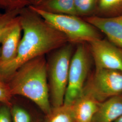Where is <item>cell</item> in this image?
<instances>
[{
    "label": "cell",
    "instance_id": "cell-3",
    "mask_svg": "<svg viewBox=\"0 0 122 122\" xmlns=\"http://www.w3.org/2000/svg\"><path fill=\"white\" fill-rule=\"evenodd\" d=\"M54 52L47 63L49 98L52 108L63 105L68 85L73 44L68 42Z\"/></svg>",
    "mask_w": 122,
    "mask_h": 122
},
{
    "label": "cell",
    "instance_id": "cell-19",
    "mask_svg": "<svg viewBox=\"0 0 122 122\" xmlns=\"http://www.w3.org/2000/svg\"><path fill=\"white\" fill-rule=\"evenodd\" d=\"M0 122H12L10 109L8 106L0 108Z\"/></svg>",
    "mask_w": 122,
    "mask_h": 122
},
{
    "label": "cell",
    "instance_id": "cell-6",
    "mask_svg": "<svg viewBox=\"0 0 122 122\" xmlns=\"http://www.w3.org/2000/svg\"><path fill=\"white\" fill-rule=\"evenodd\" d=\"M83 92L91 94L99 102L122 95V71L96 69L88 80Z\"/></svg>",
    "mask_w": 122,
    "mask_h": 122
},
{
    "label": "cell",
    "instance_id": "cell-5",
    "mask_svg": "<svg viewBox=\"0 0 122 122\" xmlns=\"http://www.w3.org/2000/svg\"><path fill=\"white\" fill-rule=\"evenodd\" d=\"M78 44L71 61L64 104L72 105L83 94L90 67L89 48Z\"/></svg>",
    "mask_w": 122,
    "mask_h": 122
},
{
    "label": "cell",
    "instance_id": "cell-16",
    "mask_svg": "<svg viewBox=\"0 0 122 122\" xmlns=\"http://www.w3.org/2000/svg\"><path fill=\"white\" fill-rule=\"evenodd\" d=\"M22 8L10 9L0 15V41L5 31L19 16Z\"/></svg>",
    "mask_w": 122,
    "mask_h": 122
},
{
    "label": "cell",
    "instance_id": "cell-23",
    "mask_svg": "<svg viewBox=\"0 0 122 122\" xmlns=\"http://www.w3.org/2000/svg\"><path fill=\"white\" fill-rule=\"evenodd\" d=\"M1 14H1V13H0V15H1Z\"/></svg>",
    "mask_w": 122,
    "mask_h": 122
},
{
    "label": "cell",
    "instance_id": "cell-21",
    "mask_svg": "<svg viewBox=\"0 0 122 122\" xmlns=\"http://www.w3.org/2000/svg\"><path fill=\"white\" fill-rule=\"evenodd\" d=\"M114 122H122V115Z\"/></svg>",
    "mask_w": 122,
    "mask_h": 122
},
{
    "label": "cell",
    "instance_id": "cell-10",
    "mask_svg": "<svg viewBox=\"0 0 122 122\" xmlns=\"http://www.w3.org/2000/svg\"><path fill=\"white\" fill-rule=\"evenodd\" d=\"M122 115V95L100 102L92 122H114Z\"/></svg>",
    "mask_w": 122,
    "mask_h": 122
},
{
    "label": "cell",
    "instance_id": "cell-17",
    "mask_svg": "<svg viewBox=\"0 0 122 122\" xmlns=\"http://www.w3.org/2000/svg\"><path fill=\"white\" fill-rule=\"evenodd\" d=\"M12 122H33V118L26 109L17 105L10 109Z\"/></svg>",
    "mask_w": 122,
    "mask_h": 122
},
{
    "label": "cell",
    "instance_id": "cell-1",
    "mask_svg": "<svg viewBox=\"0 0 122 122\" xmlns=\"http://www.w3.org/2000/svg\"><path fill=\"white\" fill-rule=\"evenodd\" d=\"M22 35L16 56L0 67V75L11 76L23 64L37 57L53 51L69 42L65 35L46 22L29 6L19 15Z\"/></svg>",
    "mask_w": 122,
    "mask_h": 122
},
{
    "label": "cell",
    "instance_id": "cell-9",
    "mask_svg": "<svg viewBox=\"0 0 122 122\" xmlns=\"http://www.w3.org/2000/svg\"><path fill=\"white\" fill-rule=\"evenodd\" d=\"M85 20L104 33L111 43L122 49V15L112 17L92 15Z\"/></svg>",
    "mask_w": 122,
    "mask_h": 122
},
{
    "label": "cell",
    "instance_id": "cell-11",
    "mask_svg": "<svg viewBox=\"0 0 122 122\" xmlns=\"http://www.w3.org/2000/svg\"><path fill=\"white\" fill-rule=\"evenodd\" d=\"M99 103L91 94L83 92L73 104L75 122H92Z\"/></svg>",
    "mask_w": 122,
    "mask_h": 122
},
{
    "label": "cell",
    "instance_id": "cell-15",
    "mask_svg": "<svg viewBox=\"0 0 122 122\" xmlns=\"http://www.w3.org/2000/svg\"><path fill=\"white\" fill-rule=\"evenodd\" d=\"M98 0H74L77 15L84 16L92 15L96 11Z\"/></svg>",
    "mask_w": 122,
    "mask_h": 122
},
{
    "label": "cell",
    "instance_id": "cell-12",
    "mask_svg": "<svg viewBox=\"0 0 122 122\" xmlns=\"http://www.w3.org/2000/svg\"><path fill=\"white\" fill-rule=\"evenodd\" d=\"M36 7L51 13L77 16L74 0H46Z\"/></svg>",
    "mask_w": 122,
    "mask_h": 122
},
{
    "label": "cell",
    "instance_id": "cell-8",
    "mask_svg": "<svg viewBox=\"0 0 122 122\" xmlns=\"http://www.w3.org/2000/svg\"><path fill=\"white\" fill-rule=\"evenodd\" d=\"M22 33L19 15L5 31L1 38L0 67L13 61L16 56Z\"/></svg>",
    "mask_w": 122,
    "mask_h": 122
},
{
    "label": "cell",
    "instance_id": "cell-7",
    "mask_svg": "<svg viewBox=\"0 0 122 122\" xmlns=\"http://www.w3.org/2000/svg\"><path fill=\"white\" fill-rule=\"evenodd\" d=\"M88 44L96 69H111L122 71V49L108 39L101 38Z\"/></svg>",
    "mask_w": 122,
    "mask_h": 122
},
{
    "label": "cell",
    "instance_id": "cell-13",
    "mask_svg": "<svg viewBox=\"0 0 122 122\" xmlns=\"http://www.w3.org/2000/svg\"><path fill=\"white\" fill-rule=\"evenodd\" d=\"M44 122H75L73 105L64 104L52 108Z\"/></svg>",
    "mask_w": 122,
    "mask_h": 122
},
{
    "label": "cell",
    "instance_id": "cell-2",
    "mask_svg": "<svg viewBox=\"0 0 122 122\" xmlns=\"http://www.w3.org/2000/svg\"><path fill=\"white\" fill-rule=\"evenodd\" d=\"M8 86L11 95L30 99L45 115L50 112L47 62L44 56L37 57L21 66L14 74Z\"/></svg>",
    "mask_w": 122,
    "mask_h": 122
},
{
    "label": "cell",
    "instance_id": "cell-14",
    "mask_svg": "<svg viewBox=\"0 0 122 122\" xmlns=\"http://www.w3.org/2000/svg\"><path fill=\"white\" fill-rule=\"evenodd\" d=\"M96 15L112 17L122 15V0H98Z\"/></svg>",
    "mask_w": 122,
    "mask_h": 122
},
{
    "label": "cell",
    "instance_id": "cell-20",
    "mask_svg": "<svg viewBox=\"0 0 122 122\" xmlns=\"http://www.w3.org/2000/svg\"><path fill=\"white\" fill-rule=\"evenodd\" d=\"M46 0H34V5L35 6H39L42 3H43L44 1H45Z\"/></svg>",
    "mask_w": 122,
    "mask_h": 122
},
{
    "label": "cell",
    "instance_id": "cell-18",
    "mask_svg": "<svg viewBox=\"0 0 122 122\" xmlns=\"http://www.w3.org/2000/svg\"><path fill=\"white\" fill-rule=\"evenodd\" d=\"M11 96L8 86L0 81V102L10 105Z\"/></svg>",
    "mask_w": 122,
    "mask_h": 122
},
{
    "label": "cell",
    "instance_id": "cell-4",
    "mask_svg": "<svg viewBox=\"0 0 122 122\" xmlns=\"http://www.w3.org/2000/svg\"><path fill=\"white\" fill-rule=\"evenodd\" d=\"M29 7L72 44L89 43L101 38L99 31L78 16L51 13L34 5Z\"/></svg>",
    "mask_w": 122,
    "mask_h": 122
},
{
    "label": "cell",
    "instance_id": "cell-22",
    "mask_svg": "<svg viewBox=\"0 0 122 122\" xmlns=\"http://www.w3.org/2000/svg\"><path fill=\"white\" fill-rule=\"evenodd\" d=\"M3 2L2 0H0V6L1 5H3Z\"/></svg>",
    "mask_w": 122,
    "mask_h": 122
}]
</instances>
